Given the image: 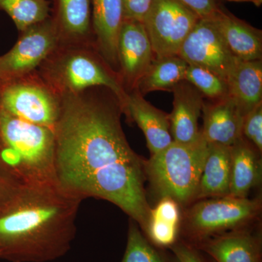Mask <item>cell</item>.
Masks as SVG:
<instances>
[{"instance_id":"18","label":"cell","mask_w":262,"mask_h":262,"mask_svg":"<svg viewBox=\"0 0 262 262\" xmlns=\"http://www.w3.org/2000/svg\"><path fill=\"white\" fill-rule=\"evenodd\" d=\"M201 248L216 262H260L261 237L246 228L203 241Z\"/></svg>"},{"instance_id":"26","label":"cell","mask_w":262,"mask_h":262,"mask_svg":"<svg viewBox=\"0 0 262 262\" xmlns=\"http://www.w3.org/2000/svg\"><path fill=\"white\" fill-rule=\"evenodd\" d=\"M121 262H166L141 232L139 226L130 220L127 246Z\"/></svg>"},{"instance_id":"13","label":"cell","mask_w":262,"mask_h":262,"mask_svg":"<svg viewBox=\"0 0 262 262\" xmlns=\"http://www.w3.org/2000/svg\"><path fill=\"white\" fill-rule=\"evenodd\" d=\"M202 136L208 144L232 146L243 137L245 114L232 98L210 100L203 103Z\"/></svg>"},{"instance_id":"8","label":"cell","mask_w":262,"mask_h":262,"mask_svg":"<svg viewBox=\"0 0 262 262\" xmlns=\"http://www.w3.org/2000/svg\"><path fill=\"white\" fill-rule=\"evenodd\" d=\"M199 16L179 0H152L143 24L155 58L178 56Z\"/></svg>"},{"instance_id":"5","label":"cell","mask_w":262,"mask_h":262,"mask_svg":"<svg viewBox=\"0 0 262 262\" xmlns=\"http://www.w3.org/2000/svg\"><path fill=\"white\" fill-rule=\"evenodd\" d=\"M208 148L203 138L193 144L173 141L144 160L146 180L160 199L168 196L181 206L195 201Z\"/></svg>"},{"instance_id":"2","label":"cell","mask_w":262,"mask_h":262,"mask_svg":"<svg viewBox=\"0 0 262 262\" xmlns=\"http://www.w3.org/2000/svg\"><path fill=\"white\" fill-rule=\"evenodd\" d=\"M83 200L58 183L24 187L0 215V259L53 262L70 251Z\"/></svg>"},{"instance_id":"6","label":"cell","mask_w":262,"mask_h":262,"mask_svg":"<svg viewBox=\"0 0 262 262\" xmlns=\"http://www.w3.org/2000/svg\"><path fill=\"white\" fill-rule=\"evenodd\" d=\"M261 201L225 196L199 200L184 213L182 224L188 235L200 241L245 228L261 213Z\"/></svg>"},{"instance_id":"31","label":"cell","mask_w":262,"mask_h":262,"mask_svg":"<svg viewBox=\"0 0 262 262\" xmlns=\"http://www.w3.org/2000/svg\"><path fill=\"white\" fill-rule=\"evenodd\" d=\"M179 262H205L195 248L185 243H176L170 246Z\"/></svg>"},{"instance_id":"32","label":"cell","mask_w":262,"mask_h":262,"mask_svg":"<svg viewBox=\"0 0 262 262\" xmlns=\"http://www.w3.org/2000/svg\"><path fill=\"white\" fill-rule=\"evenodd\" d=\"M229 2H245V3H251L256 5V7H260L262 4V0H225Z\"/></svg>"},{"instance_id":"9","label":"cell","mask_w":262,"mask_h":262,"mask_svg":"<svg viewBox=\"0 0 262 262\" xmlns=\"http://www.w3.org/2000/svg\"><path fill=\"white\" fill-rule=\"evenodd\" d=\"M16 43L0 56V80L21 77L37 70L59 43L51 15L24 29Z\"/></svg>"},{"instance_id":"1","label":"cell","mask_w":262,"mask_h":262,"mask_svg":"<svg viewBox=\"0 0 262 262\" xmlns=\"http://www.w3.org/2000/svg\"><path fill=\"white\" fill-rule=\"evenodd\" d=\"M60 99L54 129L58 184L82 200L113 203L144 232L151 208L144 188V159L127 142L116 95L94 87Z\"/></svg>"},{"instance_id":"3","label":"cell","mask_w":262,"mask_h":262,"mask_svg":"<svg viewBox=\"0 0 262 262\" xmlns=\"http://www.w3.org/2000/svg\"><path fill=\"white\" fill-rule=\"evenodd\" d=\"M0 163L24 187L58 183L54 130L0 108Z\"/></svg>"},{"instance_id":"29","label":"cell","mask_w":262,"mask_h":262,"mask_svg":"<svg viewBox=\"0 0 262 262\" xmlns=\"http://www.w3.org/2000/svg\"><path fill=\"white\" fill-rule=\"evenodd\" d=\"M152 0H122L123 19L144 21Z\"/></svg>"},{"instance_id":"17","label":"cell","mask_w":262,"mask_h":262,"mask_svg":"<svg viewBox=\"0 0 262 262\" xmlns=\"http://www.w3.org/2000/svg\"><path fill=\"white\" fill-rule=\"evenodd\" d=\"M211 17L229 50L237 59L244 61L261 60V29L237 18L223 5Z\"/></svg>"},{"instance_id":"27","label":"cell","mask_w":262,"mask_h":262,"mask_svg":"<svg viewBox=\"0 0 262 262\" xmlns=\"http://www.w3.org/2000/svg\"><path fill=\"white\" fill-rule=\"evenodd\" d=\"M23 188L18 179L0 163V215L13 204Z\"/></svg>"},{"instance_id":"20","label":"cell","mask_w":262,"mask_h":262,"mask_svg":"<svg viewBox=\"0 0 262 262\" xmlns=\"http://www.w3.org/2000/svg\"><path fill=\"white\" fill-rule=\"evenodd\" d=\"M228 96L245 115L262 103V61L239 60L227 79Z\"/></svg>"},{"instance_id":"25","label":"cell","mask_w":262,"mask_h":262,"mask_svg":"<svg viewBox=\"0 0 262 262\" xmlns=\"http://www.w3.org/2000/svg\"><path fill=\"white\" fill-rule=\"evenodd\" d=\"M184 80L192 84L203 96L218 100L228 96V86L225 79L199 66L189 64Z\"/></svg>"},{"instance_id":"23","label":"cell","mask_w":262,"mask_h":262,"mask_svg":"<svg viewBox=\"0 0 262 262\" xmlns=\"http://www.w3.org/2000/svg\"><path fill=\"white\" fill-rule=\"evenodd\" d=\"M188 63L179 56L155 58L137 89L144 95L156 91H172L184 80Z\"/></svg>"},{"instance_id":"30","label":"cell","mask_w":262,"mask_h":262,"mask_svg":"<svg viewBox=\"0 0 262 262\" xmlns=\"http://www.w3.org/2000/svg\"><path fill=\"white\" fill-rule=\"evenodd\" d=\"M199 18H209L220 9L222 0H179Z\"/></svg>"},{"instance_id":"4","label":"cell","mask_w":262,"mask_h":262,"mask_svg":"<svg viewBox=\"0 0 262 262\" xmlns=\"http://www.w3.org/2000/svg\"><path fill=\"white\" fill-rule=\"evenodd\" d=\"M37 70L59 98L91 88L105 87L116 95L121 106L126 98L127 93L118 74L105 61L94 43H58Z\"/></svg>"},{"instance_id":"14","label":"cell","mask_w":262,"mask_h":262,"mask_svg":"<svg viewBox=\"0 0 262 262\" xmlns=\"http://www.w3.org/2000/svg\"><path fill=\"white\" fill-rule=\"evenodd\" d=\"M173 108L169 115L173 141L180 144H193L201 140L198 121L203 111L204 96L187 81L183 80L172 90Z\"/></svg>"},{"instance_id":"11","label":"cell","mask_w":262,"mask_h":262,"mask_svg":"<svg viewBox=\"0 0 262 262\" xmlns=\"http://www.w3.org/2000/svg\"><path fill=\"white\" fill-rule=\"evenodd\" d=\"M118 75L126 92L137 89L155 61L152 46L142 22L123 19L117 39Z\"/></svg>"},{"instance_id":"7","label":"cell","mask_w":262,"mask_h":262,"mask_svg":"<svg viewBox=\"0 0 262 262\" xmlns=\"http://www.w3.org/2000/svg\"><path fill=\"white\" fill-rule=\"evenodd\" d=\"M0 108L26 121L54 130L61 99L35 70L21 77L0 80Z\"/></svg>"},{"instance_id":"28","label":"cell","mask_w":262,"mask_h":262,"mask_svg":"<svg viewBox=\"0 0 262 262\" xmlns=\"http://www.w3.org/2000/svg\"><path fill=\"white\" fill-rule=\"evenodd\" d=\"M243 137L258 152L262 151V103L245 115L242 127Z\"/></svg>"},{"instance_id":"16","label":"cell","mask_w":262,"mask_h":262,"mask_svg":"<svg viewBox=\"0 0 262 262\" xmlns=\"http://www.w3.org/2000/svg\"><path fill=\"white\" fill-rule=\"evenodd\" d=\"M122 20V0H92L95 46L105 61L117 74V39Z\"/></svg>"},{"instance_id":"22","label":"cell","mask_w":262,"mask_h":262,"mask_svg":"<svg viewBox=\"0 0 262 262\" xmlns=\"http://www.w3.org/2000/svg\"><path fill=\"white\" fill-rule=\"evenodd\" d=\"M181 206L172 198H160L151 208L149 223L144 234L153 244L159 247H170L177 242L182 226Z\"/></svg>"},{"instance_id":"15","label":"cell","mask_w":262,"mask_h":262,"mask_svg":"<svg viewBox=\"0 0 262 262\" xmlns=\"http://www.w3.org/2000/svg\"><path fill=\"white\" fill-rule=\"evenodd\" d=\"M53 1L51 16L56 24L59 43H94L92 25V0Z\"/></svg>"},{"instance_id":"21","label":"cell","mask_w":262,"mask_h":262,"mask_svg":"<svg viewBox=\"0 0 262 262\" xmlns=\"http://www.w3.org/2000/svg\"><path fill=\"white\" fill-rule=\"evenodd\" d=\"M208 146L195 201L229 194L231 146L208 144Z\"/></svg>"},{"instance_id":"19","label":"cell","mask_w":262,"mask_h":262,"mask_svg":"<svg viewBox=\"0 0 262 262\" xmlns=\"http://www.w3.org/2000/svg\"><path fill=\"white\" fill-rule=\"evenodd\" d=\"M261 181L259 152L244 137L231 146L230 187L228 196L248 198Z\"/></svg>"},{"instance_id":"12","label":"cell","mask_w":262,"mask_h":262,"mask_svg":"<svg viewBox=\"0 0 262 262\" xmlns=\"http://www.w3.org/2000/svg\"><path fill=\"white\" fill-rule=\"evenodd\" d=\"M122 110V114L136 122L144 133L151 155L160 152L173 142L168 114L146 101L139 89L127 92Z\"/></svg>"},{"instance_id":"24","label":"cell","mask_w":262,"mask_h":262,"mask_svg":"<svg viewBox=\"0 0 262 262\" xmlns=\"http://www.w3.org/2000/svg\"><path fill=\"white\" fill-rule=\"evenodd\" d=\"M0 10L9 15L20 32L50 17L51 2L48 0H0Z\"/></svg>"},{"instance_id":"10","label":"cell","mask_w":262,"mask_h":262,"mask_svg":"<svg viewBox=\"0 0 262 262\" xmlns=\"http://www.w3.org/2000/svg\"><path fill=\"white\" fill-rule=\"evenodd\" d=\"M178 56L188 64L209 70L226 81L239 61L229 50L212 17L199 18L182 43Z\"/></svg>"}]
</instances>
